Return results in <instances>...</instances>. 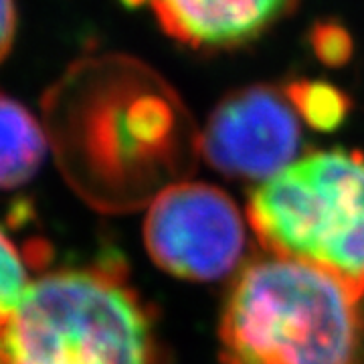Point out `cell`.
<instances>
[{
    "instance_id": "cell-11",
    "label": "cell",
    "mask_w": 364,
    "mask_h": 364,
    "mask_svg": "<svg viewBox=\"0 0 364 364\" xmlns=\"http://www.w3.org/2000/svg\"><path fill=\"white\" fill-rule=\"evenodd\" d=\"M308 47L330 69L348 65L354 57V37L338 18H318L308 31Z\"/></svg>"
},
{
    "instance_id": "cell-9",
    "label": "cell",
    "mask_w": 364,
    "mask_h": 364,
    "mask_svg": "<svg viewBox=\"0 0 364 364\" xmlns=\"http://www.w3.org/2000/svg\"><path fill=\"white\" fill-rule=\"evenodd\" d=\"M284 93L294 112L310 128L324 134L342 128L354 107L350 95L326 79H294Z\"/></svg>"
},
{
    "instance_id": "cell-6",
    "label": "cell",
    "mask_w": 364,
    "mask_h": 364,
    "mask_svg": "<svg viewBox=\"0 0 364 364\" xmlns=\"http://www.w3.org/2000/svg\"><path fill=\"white\" fill-rule=\"evenodd\" d=\"M299 150L298 114L284 91L263 83L227 93L198 134L200 156L231 178L267 181Z\"/></svg>"
},
{
    "instance_id": "cell-5",
    "label": "cell",
    "mask_w": 364,
    "mask_h": 364,
    "mask_svg": "<svg viewBox=\"0 0 364 364\" xmlns=\"http://www.w3.org/2000/svg\"><path fill=\"white\" fill-rule=\"evenodd\" d=\"M144 243L160 269L217 282L243 259L247 229L233 198L205 182H176L150 203Z\"/></svg>"
},
{
    "instance_id": "cell-4",
    "label": "cell",
    "mask_w": 364,
    "mask_h": 364,
    "mask_svg": "<svg viewBox=\"0 0 364 364\" xmlns=\"http://www.w3.org/2000/svg\"><path fill=\"white\" fill-rule=\"evenodd\" d=\"M249 225L272 255L304 261L364 298V156L322 150L249 195Z\"/></svg>"
},
{
    "instance_id": "cell-8",
    "label": "cell",
    "mask_w": 364,
    "mask_h": 364,
    "mask_svg": "<svg viewBox=\"0 0 364 364\" xmlns=\"http://www.w3.org/2000/svg\"><path fill=\"white\" fill-rule=\"evenodd\" d=\"M49 148L45 126L26 105L0 91V191L18 188L41 168Z\"/></svg>"
},
{
    "instance_id": "cell-12",
    "label": "cell",
    "mask_w": 364,
    "mask_h": 364,
    "mask_svg": "<svg viewBox=\"0 0 364 364\" xmlns=\"http://www.w3.org/2000/svg\"><path fill=\"white\" fill-rule=\"evenodd\" d=\"M16 23H18V16H16L14 0H0V63L13 49Z\"/></svg>"
},
{
    "instance_id": "cell-13",
    "label": "cell",
    "mask_w": 364,
    "mask_h": 364,
    "mask_svg": "<svg viewBox=\"0 0 364 364\" xmlns=\"http://www.w3.org/2000/svg\"><path fill=\"white\" fill-rule=\"evenodd\" d=\"M126 9H140V6H144L148 0H119Z\"/></svg>"
},
{
    "instance_id": "cell-2",
    "label": "cell",
    "mask_w": 364,
    "mask_h": 364,
    "mask_svg": "<svg viewBox=\"0 0 364 364\" xmlns=\"http://www.w3.org/2000/svg\"><path fill=\"white\" fill-rule=\"evenodd\" d=\"M363 296L304 261L261 257L237 275L219 324L225 364H364Z\"/></svg>"
},
{
    "instance_id": "cell-1",
    "label": "cell",
    "mask_w": 364,
    "mask_h": 364,
    "mask_svg": "<svg viewBox=\"0 0 364 364\" xmlns=\"http://www.w3.org/2000/svg\"><path fill=\"white\" fill-rule=\"evenodd\" d=\"M67 182L102 210H130L188 174L198 152L176 91L136 59L77 61L43 97Z\"/></svg>"
},
{
    "instance_id": "cell-3",
    "label": "cell",
    "mask_w": 364,
    "mask_h": 364,
    "mask_svg": "<svg viewBox=\"0 0 364 364\" xmlns=\"http://www.w3.org/2000/svg\"><path fill=\"white\" fill-rule=\"evenodd\" d=\"M0 364H162L154 314L116 259L39 272L0 332Z\"/></svg>"
},
{
    "instance_id": "cell-10",
    "label": "cell",
    "mask_w": 364,
    "mask_h": 364,
    "mask_svg": "<svg viewBox=\"0 0 364 364\" xmlns=\"http://www.w3.org/2000/svg\"><path fill=\"white\" fill-rule=\"evenodd\" d=\"M39 253L28 255L16 245L11 235L0 227V332L21 304L26 287L33 282V265Z\"/></svg>"
},
{
    "instance_id": "cell-7",
    "label": "cell",
    "mask_w": 364,
    "mask_h": 364,
    "mask_svg": "<svg viewBox=\"0 0 364 364\" xmlns=\"http://www.w3.org/2000/svg\"><path fill=\"white\" fill-rule=\"evenodd\" d=\"M298 0H152L158 25L195 51H229L257 41Z\"/></svg>"
}]
</instances>
